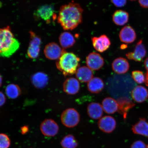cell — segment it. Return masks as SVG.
Listing matches in <instances>:
<instances>
[{
	"instance_id": "6da1fadb",
	"label": "cell",
	"mask_w": 148,
	"mask_h": 148,
	"mask_svg": "<svg viewBox=\"0 0 148 148\" xmlns=\"http://www.w3.org/2000/svg\"><path fill=\"white\" fill-rule=\"evenodd\" d=\"M83 9L79 3L74 2L62 5L57 18L64 30H72L82 23Z\"/></svg>"
},
{
	"instance_id": "7a4b0ae2",
	"label": "cell",
	"mask_w": 148,
	"mask_h": 148,
	"mask_svg": "<svg viewBox=\"0 0 148 148\" xmlns=\"http://www.w3.org/2000/svg\"><path fill=\"white\" fill-rule=\"evenodd\" d=\"M19 41L9 26L0 29V56L9 58L19 49Z\"/></svg>"
},
{
	"instance_id": "3957f363",
	"label": "cell",
	"mask_w": 148,
	"mask_h": 148,
	"mask_svg": "<svg viewBox=\"0 0 148 148\" xmlns=\"http://www.w3.org/2000/svg\"><path fill=\"white\" fill-rule=\"evenodd\" d=\"M80 61V58L75 53L66 51L57 61L56 65L64 76H71L76 72Z\"/></svg>"
},
{
	"instance_id": "277c9868",
	"label": "cell",
	"mask_w": 148,
	"mask_h": 148,
	"mask_svg": "<svg viewBox=\"0 0 148 148\" xmlns=\"http://www.w3.org/2000/svg\"><path fill=\"white\" fill-rule=\"evenodd\" d=\"M61 120L65 126L71 128L78 124L80 120V116L75 109L68 108L64 110L61 114Z\"/></svg>"
},
{
	"instance_id": "5b68a950",
	"label": "cell",
	"mask_w": 148,
	"mask_h": 148,
	"mask_svg": "<svg viewBox=\"0 0 148 148\" xmlns=\"http://www.w3.org/2000/svg\"><path fill=\"white\" fill-rule=\"evenodd\" d=\"M30 41L27 50V55L32 59L38 58L39 56L42 40L40 37L33 31L29 32Z\"/></svg>"
},
{
	"instance_id": "8992f818",
	"label": "cell",
	"mask_w": 148,
	"mask_h": 148,
	"mask_svg": "<svg viewBox=\"0 0 148 148\" xmlns=\"http://www.w3.org/2000/svg\"><path fill=\"white\" fill-rule=\"evenodd\" d=\"M36 16L44 20L47 23H51L52 20L57 17L54 7L51 5H44L39 7L36 12Z\"/></svg>"
},
{
	"instance_id": "52a82bcc",
	"label": "cell",
	"mask_w": 148,
	"mask_h": 148,
	"mask_svg": "<svg viewBox=\"0 0 148 148\" xmlns=\"http://www.w3.org/2000/svg\"><path fill=\"white\" fill-rule=\"evenodd\" d=\"M40 131L44 136L48 137L54 136L58 134L59 126L54 120L46 119L42 121L40 127Z\"/></svg>"
},
{
	"instance_id": "ba28073f",
	"label": "cell",
	"mask_w": 148,
	"mask_h": 148,
	"mask_svg": "<svg viewBox=\"0 0 148 148\" xmlns=\"http://www.w3.org/2000/svg\"><path fill=\"white\" fill-rule=\"evenodd\" d=\"M66 51L58 44L52 42L45 46L44 52L46 58L51 60H58Z\"/></svg>"
},
{
	"instance_id": "9c48e42d",
	"label": "cell",
	"mask_w": 148,
	"mask_h": 148,
	"mask_svg": "<svg viewBox=\"0 0 148 148\" xmlns=\"http://www.w3.org/2000/svg\"><path fill=\"white\" fill-rule=\"evenodd\" d=\"M92 45L96 51L103 53L108 49L111 45L110 38L106 35L92 37L91 39Z\"/></svg>"
},
{
	"instance_id": "30bf717a",
	"label": "cell",
	"mask_w": 148,
	"mask_h": 148,
	"mask_svg": "<svg viewBox=\"0 0 148 148\" xmlns=\"http://www.w3.org/2000/svg\"><path fill=\"white\" fill-rule=\"evenodd\" d=\"M86 63L87 65L90 69L98 70L103 67L104 64V60L99 53L92 52L87 57Z\"/></svg>"
},
{
	"instance_id": "8fae6325",
	"label": "cell",
	"mask_w": 148,
	"mask_h": 148,
	"mask_svg": "<svg viewBox=\"0 0 148 148\" xmlns=\"http://www.w3.org/2000/svg\"><path fill=\"white\" fill-rule=\"evenodd\" d=\"M146 54L147 51L145 46L142 40H140L137 43L134 51L127 53L126 56L130 60L140 62L143 60Z\"/></svg>"
},
{
	"instance_id": "7c38bea8",
	"label": "cell",
	"mask_w": 148,
	"mask_h": 148,
	"mask_svg": "<svg viewBox=\"0 0 148 148\" xmlns=\"http://www.w3.org/2000/svg\"><path fill=\"white\" fill-rule=\"evenodd\" d=\"M116 124L114 118L110 116H105L99 120L98 125L99 129L103 132L110 134L115 129Z\"/></svg>"
},
{
	"instance_id": "4fadbf2b",
	"label": "cell",
	"mask_w": 148,
	"mask_h": 148,
	"mask_svg": "<svg viewBox=\"0 0 148 148\" xmlns=\"http://www.w3.org/2000/svg\"><path fill=\"white\" fill-rule=\"evenodd\" d=\"M119 37L122 42L128 44L132 43L136 40V35L132 27L130 25H126L120 31Z\"/></svg>"
},
{
	"instance_id": "5bb4252c",
	"label": "cell",
	"mask_w": 148,
	"mask_h": 148,
	"mask_svg": "<svg viewBox=\"0 0 148 148\" xmlns=\"http://www.w3.org/2000/svg\"><path fill=\"white\" fill-rule=\"evenodd\" d=\"M64 91L69 95H75L80 89V84L77 79L74 77L68 78L64 81L63 85Z\"/></svg>"
},
{
	"instance_id": "9a60e30c",
	"label": "cell",
	"mask_w": 148,
	"mask_h": 148,
	"mask_svg": "<svg viewBox=\"0 0 148 148\" xmlns=\"http://www.w3.org/2000/svg\"><path fill=\"white\" fill-rule=\"evenodd\" d=\"M112 68L115 73L118 74H123L128 71L130 65L126 59L119 57L116 59L113 62Z\"/></svg>"
},
{
	"instance_id": "2e32d148",
	"label": "cell",
	"mask_w": 148,
	"mask_h": 148,
	"mask_svg": "<svg viewBox=\"0 0 148 148\" xmlns=\"http://www.w3.org/2000/svg\"><path fill=\"white\" fill-rule=\"evenodd\" d=\"M118 108V111L123 115L124 119L127 118V112L129 110L134 106V104L129 98L123 97L117 100Z\"/></svg>"
},
{
	"instance_id": "e0dca14e",
	"label": "cell",
	"mask_w": 148,
	"mask_h": 148,
	"mask_svg": "<svg viewBox=\"0 0 148 148\" xmlns=\"http://www.w3.org/2000/svg\"><path fill=\"white\" fill-rule=\"evenodd\" d=\"M31 83L35 88H43L46 86L49 81V77L42 72H38L33 75L31 78Z\"/></svg>"
},
{
	"instance_id": "ac0fdd59",
	"label": "cell",
	"mask_w": 148,
	"mask_h": 148,
	"mask_svg": "<svg viewBox=\"0 0 148 148\" xmlns=\"http://www.w3.org/2000/svg\"><path fill=\"white\" fill-rule=\"evenodd\" d=\"M131 96L133 99L136 102L143 103L148 99V91L143 86H136L132 90Z\"/></svg>"
},
{
	"instance_id": "d6986e66",
	"label": "cell",
	"mask_w": 148,
	"mask_h": 148,
	"mask_svg": "<svg viewBox=\"0 0 148 148\" xmlns=\"http://www.w3.org/2000/svg\"><path fill=\"white\" fill-rule=\"evenodd\" d=\"M76 77L82 82H88L93 78L92 70L86 66L79 68L75 73Z\"/></svg>"
},
{
	"instance_id": "ffe728a7",
	"label": "cell",
	"mask_w": 148,
	"mask_h": 148,
	"mask_svg": "<svg viewBox=\"0 0 148 148\" xmlns=\"http://www.w3.org/2000/svg\"><path fill=\"white\" fill-rule=\"evenodd\" d=\"M132 130L135 134L148 138V122L144 118H140L137 123L132 126Z\"/></svg>"
},
{
	"instance_id": "44dd1931",
	"label": "cell",
	"mask_w": 148,
	"mask_h": 148,
	"mask_svg": "<svg viewBox=\"0 0 148 148\" xmlns=\"http://www.w3.org/2000/svg\"><path fill=\"white\" fill-rule=\"evenodd\" d=\"M103 110L101 105L97 103H90L87 107L88 115L94 119H99L101 117L103 113Z\"/></svg>"
},
{
	"instance_id": "7402d4cb",
	"label": "cell",
	"mask_w": 148,
	"mask_h": 148,
	"mask_svg": "<svg viewBox=\"0 0 148 148\" xmlns=\"http://www.w3.org/2000/svg\"><path fill=\"white\" fill-rule=\"evenodd\" d=\"M59 42L63 49H66L73 46L75 42L73 35L71 33L64 32L61 33L59 37Z\"/></svg>"
},
{
	"instance_id": "603a6c76",
	"label": "cell",
	"mask_w": 148,
	"mask_h": 148,
	"mask_svg": "<svg viewBox=\"0 0 148 148\" xmlns=\"http://www.w3.org/2000/svg\"><path fill=\"white\" fill-rule=\"evenodd\" d=\"M102 106L106 113L113 114L118 110V106L117 101L112 98H105L102 101Z\"/></svg>"
},
{
	"instance_id": "cb8c5ba5",
	"label": "cell",
	"mask_w": 148,
	"mask_h": 148,
	"mask_svg": "<svg viewBox=\"0 0 148 148\" xmlns=\"http://www.w3.org/2000/svg\"><path fill=\"white\" fill-rule=\"evenodd\" d=\"M88 88L92 93H98L104 88V83L99 77H94L89 81L88 83Z\"/></svg>"
},
{
	"instance_id": "d4e9b609",
	"label": "cell",
	"mask_w": 148,
	"mask_h": 148,
	"mask_svg": "<svg viewBox=\"0 0 148 148\" xmlns=\"http://www.w3.org/2000/svg\"><path fill=\"white\" fill-rule=\"evenodd\" d=\"M129 15L124 10H116L112 15V21L116 25L123 26L128 21Z\"/></svg>"
},
{
	"instance_id": "484cf974",
	"label": "cell",
	"mask_w": 148,
	"mask_h": 148,
	"mask_svg": "<svg viewBox=\"0 0 148 148\" xmlns=\"http://www.w3.org/2000/svg\"><path fill=\"white\" fill-rule=\"evenodd\" d=\"M5 93L9 99H14L21 95V89L18 85L11 84H9L5 88Z\"/></svg>"
},
{
	"instance_id": "4316f807",
	"label": "cell",
	"mask_w": 148,
	"mask_h": 148,
	"mask_svg": "<svg viewBox=\"0 0 148 148\" xmlns=\"http://www.w3.org/2000/svg\"><path fill=\"white\" fill-rule=\"evenodd\" d=\"M60 144L63 148H77L78 145L76 139L72 134L65 136L61 141Z\"/></svg>"
},
{
	"instance_id": "83f0119b",
	"label": "cell",
	"mask_w": 148,
	"mask_h": 148,
	"mask_svg": "<svg viewBox=\"0 0 148 148\" xmlns=\"http://www.w3.org/2000/svg\"><path fill=\"white\" fill-rule=\"evenodd\" d=\"M132 76L135 82L139 84H142L145 82V75L141 71L136 70L132 73Z\"/></svg>"
},
{
	"instance_id": "f1b7e54d",
	"label": "cell",
	"mask_w": 148,
	"mask_h": 148,
	"mask_svg": "<svg viewBox=\"0 0 148 148\" xmlns=\"http://www.w3.org/2000/svg\"><path fill=\"white\" fill-rule=\"evenodd\" d=\"M10 144V139L7 134H0V148H9Z\"/></svg>"
},
{
	"instance_id": "f546056e",
	"label": "cell",
	"mask_w": 148,
	"mask_h": 148,
	"mask_svg": "<svg viewBox=\"0 0 148 148\" xmlns=\"http://www.w3.org/2000/svg\"><path fill=\"white\" fill-rule=\"evenodd\" d=\"M131 148H147V146L144 142L138 140L132 144Z\"/></svg>"
},
{
	"instance_id": "4dcf8cb0",
	"label": "cell",
	"mask_w": 148,
	"mask_h": 148,
	"mask_svg": "<svg viewBox=\"0 0 148 148\" xmlns=\"http://www.w3.org/2000/svg\"><path fill=\"white\" fill-rule=\"evenodd\" d=\"M111 1L115 6L118 7L124 6L127 3V0H111Z\"/></svg>"
},
{
	"instance_id": "1f68e13d",
	"label": "cell",
	"mask_w": 148,
	"mask_h": 148,
	"mask_svg": "<svg viewBox=\"0 0 148 148\" xmlns=\"http://www.w3.org/2000/svg\"><path fill=\"white\" fill-rule=\"evenodd\" d=\"M6 101V98L2 92L0 91V107L2 106Z\"/></svg>"
},
{
	"instance_id": "d6a6232c",
	"label": "cell",
	"mask_w": 148,
	"mask_h": 148,
	"mask_svg": "<svg viewBox=\"0 0 148 148\" xmlns=\"http://www.w3.org/2000/svg\"><path fill=\"white\" fill-rule=\"evenodd\" d=\"M140 6L144 8H148V0H138Z\"/></svg>"
},
{
	"instance_id": "836d02e7",
	"label": "cell",
	"mask_w": 148,
	"mask_h": 148,
	"mask_svg": "<svg viewBox=\"0 0 148 148\" xmlns=\"http://www.w3.org/2000/svg\"><path fill=\"white\" fill-rule=\"evenodd\" d=\"M29 130V127L28 126L25 125L22 127L21 128V134L23 135L25 134L28 132Z\"/></svg>"
},
{
	"instance_id": "e575fe53",
	"label": "cell",
	"mask_w": 148,
	"mask_h": 148,
	"mask_svg": "<svg viewBox=\"0 0 148 148\" xmlns=\"http://www.w3.org/2000/svg\"><path fill=\"white\" fill-rule=\"evenodd\" d=\"M145 84L147 86H148V71L146 72L145 75Z\"/></svg>"
},
{
	"instance_id": "d590c367",
	"label": "cell",
	"mask_w": 148,
	"mask_h": 148,
	"mask_svg": "<svg viewBox=\"0 0 148 148\" xmlns=\"http://www.w3.org/2000/svg\"><path fill=\"white\" fill-rule=\"evenodd\" d=\"M144 64L146 69L148 71V57L144 61Z\"/></svg>"
},
{
	"instance_id": "8d00e7d4",
	"label": "cell",
	"mask_w": 148,
	"mask_h": 148,
	"mask_svg": "<svg viewBox=\"0 0 148 148\" xmlns=\"http://www.w3.org/2000/svg\"><path fill=\"white\" fill-rule=\"evenodd\" d=\"M3 82V79L1 75L0 74V87L1 86Z\"/></svg>"
},
{
	"instance_id": "74e56055",
	"label": "cell",
	"mask_w": 148,
	"mask_h": 148,
	"mask_svg": "<svg viewBox=\"0 0 148 148\" xmlns=\"http://www.w3.org/2000/svg\"><path fill=\"white\" fill-rule=\"evenodd\" d=\"M127 47V45H125V44H123L121 46V49H125Z\"/></svg>"
},
{
	"instance_id": "f35d334b",
	"label": "cell",
	"mask_w": 148,
	"mask_h": 148,
	"mask_svg": "<svg viewBox=\"0 0 148 148\" xmlns=\"http://www.w3.org/2000/svg\"><path fill=\"white\" fill-rule=\"evenodd\" d=\"M129 1H136V0H129Z\"/></svg>"
},
{
	"instance_id": "ab89813d",
	"label": "cell",
	"mask_w": 148,
	"mask_h": 148,
	"mask_svg": "<svg viewBox=\"0 0 148 148\" xmlns=\"http://www.w3.org/2000/svg\"><path fill=\"white\" fill-rule=\"evenodd\" d=\"M147 148H148V145L147 146Z\"/></svg>"
}]
</instances>
